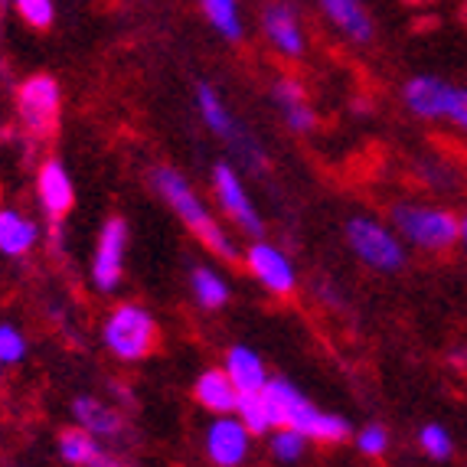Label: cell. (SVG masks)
Listing matches in <instances>:
<instances>
[{
  "label": "cell",
  "mask_w": 467,
  "mask_h": 467,
  "mask_svg": "<svg viewBox=\"0 0 467 467\" xmlns=\"http://www.w3.org/2000/svg\"><path fill=\"white\" fill-rule=\"evenodd\" d=\"M148 180H150V190L171 206L173 216H177L180 223H183V226H187L190 233L213 252V255L223 258V262H239L242 252H239V245H235L233 235H229V229L213 216L206 200L196 193V187L177 171V167H167V164L154 167Z\"/></svg>",
  "instance_id": "obj_1"
},
{
  "label": "cell",
  "mask_w": 467,
  "mask_h": 467,
  "mask_svg": "<svg viewBox=\"0 0 467 467\" xmlns=\"http://www.w3.org/2000/svg\"><path fill=\"white\" fill-rule=\"evenodd\" d=\"M262 399L268 405V415H272V429H288L301 431L307 441H320V444H340L350 438V421L343 415L324 412L320 405H314L311 399L297 389L295 382L288 379H268Z\"/></svg>",
  "instance_id": "obj_2"
},
{
  "label": "cell",
  "mask_w": 467,
  "mask_h": 467,
  "mask_svg": "<svg viewBox=\"0 0 467 467\" xmlns=\"http://www.w3.org/2000/svg\"><path fill=\"white\" fill-rule=\"evenodd\" d=\"M389 223L396 235L421 252H448L458 245V229L461 219L454 216L448 206H435V202H419V200H399L392 202Z\"/></svg>",
  "instance_id": "obj_3"
},
{
  "label": "cell",
  "mask_w": 467,
  "mask_h": 467,
  "mask_svg": "<svg viewBox=\"0 0 467 467\" xmlns=\"http://www.w3.org/2000/svg\"><path fill=\"white\" fill-rule=\"evenodd\" d=\"M343 239L350 252L359 258V265L382 275H396L409 262V245L396 235V229L373 216H350L343 223Z\"/></svg>",
  "instance_id": "obj_4"
},
{
  "label": "cell",
  "mask_w": 467,
  "mask_h": 467,
  "mask_svg": "<svg viewBox=\"0 0 467 467\" xmlns=\"http://www.w3.org/2000/svg\"><path fill=\"white\" fill-rule=\"evenodd\" d=\"M196 111H200L202 125L210 128L219 140H226L229 148H233V154L239 157L249 171H255V173L265 171V164H268L265 148L245 131L242 121H235V115L229 111V105L223 101V95H219V88L213 86V82H200V86H196Z\"/></svg>",
  "instance_id": "obj_5"
},
{
  "label": "cell",
  "mask_w": 467,
  "mask_h": 467,
  "mask_svg": "<svg viewBox=\"0 0 467 467\" xmlns=\"http://www.w3.org/2000/svg\"><path fill=\"white\" fill-rule=\"evenodd\" d=\"M101 343L121 363H138L144 359L157 343V320L144 304L125 301L109 314L101 327Z\"/></svg>",
  "instance_id": "obj_6"
},
{
  "label": "cell",
  "mask_w": 467,
  "mask_h": 467,
  "mask_svg": "<svg viewBox=\"0 0 467 467\" xmlns=\"http://www.w3.org/2000/svg\"><path fill=\"white\" fill-rule=\"evenodd\" d=\"M210 183H213V193H216L219 210L233 219V226L252 242L265 239V216L258 213L255 200H252L245 183H242L239 171L233 164H226V161H219L210 171Z\"/></svg>",
  "instance_id": "obj_7"
},
{
  "label": "cell",
  "mask_w": 467,
  "mask_h": 467,
  "mask_svg": "<svg viewBox=\"0 0 467 467\" xmlns=\"http://www.w3.org/2000/svg\"><path fill=\"white\" fill-rule=\"evenodd\" d=\"M59 109H63V88L47 72H36L16 88V118L33 138H49L56 131Z\"/></svg>",
  "instance_id": "obj_8"
},
{
  "label": "cell",
  "mask_w": 467,
  "mask_h": 467,
  "mask_svg": "<svg viewBox=\"0 0 467 467\" xmlns=\"http://www.w3.org/2000/svg\"><path fill=\"white\" fill-rule=\"evenodd\" d=\"M128 223L121 216H111L101 223L99 229V242H95V252H92V285L101 291V295H111L118 291L121 278H125V258H128Z\"/></svg>",
  "instance_id": "obj_9"
},
{
  "label": "cell",
  "mask_w": 467,
  "mask_h": 467,
  "mask_svg": "<svg viewBox=\"0 0 467 467\" xmlns=\"http://www.w3.org/2000/svg\"><path fill=\"white\" fill-rule=\"evenodd\" d=\"M242 262L249 268L252 278L275 297H291L297 291V268L288 258V252H281L278 245L265 239H255L249 249L242 252Z\"/></svg>",
  "instance_id": "obj_10"
},
{
  "label": "cell",
  "mask_w": 467,
  "mask_h": 467,
  "mask_svg": "<svg viewBox=\"0 0 467 467\" xmlns=\"http://www.w3.org/2000/svg\"><path fill=\"white\" fill-rule=\"evenodd\" d=\"M206 458L216 467H242L252 454V431L239 415H213L206 429Z\"/></svg>",
  "instance_id": "obj_11"
},
{
  "label": "cell",
  "mask_w": 467,
  "mask_h": 467,
  "mask_svg": "<svg viewBox=\"0 0 467 467\" xmlns=\"http://www.w3.org/2000/svg\"><path fill=\"white\" fill-rule=\"evenodd\" d=\"M262 33L272 43V49L285 59H301L304 49H307V39H304L301 16H297L295 4L291 0H272L262 10Z\"/></svg>",
  "instance_id": "obj_12"
},
{
  "label": "cell",
  "mask_w": 467,
  "mask_h": 467,
  "mask_svg": "<svg viewBox=\"0 0 467 467\" xmlns=\"http://www.w3.org/2000/svg\"><path fill=\"white\" fill-rule=\"evenodd\" d=\"M36 200L43 206L49 219H66L76 206V183H72L69 171L63 161H43V167L36 171Z\"/></svg>",
  "instance_id": "obj_13"
},
{
  "label": "cell",
  "mask_w": 467,
  "mask_h": 467,
  "mask_svg": "<svg viewBox=\"0 0 467 467\" xmlns=\"http://www.w3.org/2000/svg\"><path fill=\"white\" fill-rule=\"evenodd\" d=\"M451 82H444L438 76H412L402 86L405 109L412 111L421 121H444V109L451 99Z\"/></svg>",
  "instance_id": "obj_14"
},
{
  "label": "cell",
  "mask_w": 467,
  "mask_h": 467,
  "mask_svg": "<svg viewBox=\"0 0 467 467\" xmlns=\"http://www.w3.org/2000/svg\"><path fill=\"white\" fill-rule=\"evenodd\" d=\"M272 99L281 111V121H285L295 134H311L314 128H317V111L311 109L307 92H304V86L297 82V78L281 76L272 86Z\"/></svg>",
  "instance_id": "obj_15"
},
{
  "label": "cell",
  "mask_w": 467,
  "mask_h": 467,
  "mask_svg": "<svg viewBox=\"0 0 467 467\" xmlns=\"http://www.w3.org/2000/svg\"><path fill=\"white\" fill-rule=\"evenodd\" d=\"M72 419L82 431H88L99 441H111V438H121L125 431V415L118 412L115 405L101 402L95 396H78L72 402Z\"/></svg>",
  "instance_id": "obj_16"
},
{
  "label": "cell",
  "mask_w": 467,
  "mask_h": 467,
  "mask_svg": "<svg viewBox=\"0 0 467 467\" xmlns=\"http://www.w3.org/2000/svg\"><path fill=\"white\" fill-rule=\"evenodd\" d=\"M59 454L72 467H125L121 458H115L99 438H92L88 431L78 429V425L59 431Z\"/></svg>",
  "instance_id": "obj_17"
},
{
  "label": "cell",
  "mask_w": 467,
  "mask_h": 467,
  "mask_svg": "<svg viewBox=\"0 0 467 467\" xmlns=\"http://www.w3.org/2000/svg\"><path fill=\"white\" fill-rule=\"evenodd\" d=\"M223 369L233 379V386L239 389V396H249V392H262L265 382L272 379L265 369V359L258 357L252 347L245 343H235L226 350V359H223Z\"/></svg>",
  "instance_id": "obj_18"
},
{
  "label": "cell",
  "mask_w": 467,
  "mask_h": 467,
  "mask_svg": "<svg viewBox=\"0 0 467 467\" xmlns=\"http://www.w3.org/2000/svg\"><path fill=\"white\" fill-rule=\"evenodd\" d=\"M320 10L350 43H373V16L367 14L363 0H320Z\"/></svg>",
  "instance_id": "obj_19"
},
{
  "label": "cell",
  "mask_w": 467,
  "mask_h": 467,
  "mask_svg": "<svg viewBox=\"0 0 467 467\" xmlns=\"http://www.w3.org/2000/svg\"><path fill=\"white\" fill-rule=\"evenodd\" d=\"M193 399L210 415H235V409H239V389L223 367L200 373V379L193 382Z\"/></svg>",
  "instance_id": "obj_20"
},
{
  "label": "cell",
  "mask_w": 467,
  "mask_h": 467,
  "mask_svg": "<svg viewBox=\"0 0 467 467\" xmlns=\"http://www.w3.org/2000/svg\"><path fill=\"white\" fill-rule=\"evenodd\" d=\"M39 239V226L14 206H0V255L24 258Z\"/></svg>",
  "instance_id": "obj_21"
},
{
  "label": "cell",
  "mask_w": 467,
  "mask_h": 467,
  "mask_svg": "<svg viewBox=\"0 0 467 467\" xmlns=\"http://www.w3.org/2000/svg\"><path fill=\"white\" fill-rule=\"evenodd\" d=\"M190 291H193V301L200 304L202 311H223L233 297L226 275L213 265H196L190 272Z\"/></svg>",
  "instance_id": "obj_22"
},
{
  "label": "cell",
  "mask_w": 467,
  "mask_h": 467,
  "mask_svg": "<svg viewBox=\"0 0 467 467\" xmlns=\"http://www.w3.org/2000/svg\"><path fill=\"white\" fill-rule=\"evenodd\" d=\"M202 14L213 24V30L223 39H242V16H239V0H200Z\"/></svg>",
  "instance_id": "obj_23"
},
{
  "label": "cell",
  "mask_w": 467,
  "mask_h": 467,
  "mask_svg": "<svg viewBox=\"0 0 467 467\" xmlns=\"http://www.w3.org/2000/svg\"><path fill=\"white\" fill-rule=\"evenodd\" d=\"M307 448H311V441H307L301 431L288 429V425L268 431V454H272L278 464H297V461L307 454Z\"/></svg>",
  "instance_id": "obj_24"
},
{
  "label": "cell",
  "mask_w": 467,
  "mask_h": 467,
  "mask_svg": "<svg viewBox=\"0 0 467 467\" xmlns=\"http://www.w3.org/2000/svg\"><path fill=\"white\" fill-rule=\"evenodd\" d=\"M239 421L252 431V438L268 435L272 431V415H268V405L262 399V392H249V396H239V409H235Z\"/></svg>",
  "instance_id": "obj_25"
},
{
  "label": "cell",
  "mask_w": 467,
  "mask_h": 467,
  "mask_svg": "<svg viewBox=\"0 0 467 467\" xmlns=\"http://www.w3.org/2000/svg\"><path fill=\"white\" fill-rule=\"evenodd\" d=\"M419 448L429 454L431 461H448L454 451L451 431L444 429V425H438V421H429V425L419 429Z\"/></svg>",
  "instance_id": "obj_26"
},
{
  "label": "cell",
  "mask_w": 467,
  "mask_h": 467,
  "mask_svg": "<svg viewBox=\"0 0 467 467\" xmlns=\"http://www.w3.org/2000/svg\"><path fill=\"white\" fill-rule=\"evenodd\" d=\"M26 337L24 330L16 327V324H0V367H16V363H24L26 359Z\"/></svg>",
  "instance_id": "obj_27"
},
{
  "label": "cell",
  "mask_w": 467,
  "mask_h": 467,
  "mask_svg": "<svg viewBox=\"0 0 467 467\" xmlns=\"http://www.w3.org/2000/svg\"><path fill=\"white\" fill-rule=\"evenodd\" d=\"M14 4V10L20 14V20H24L26 26H33V30H49L56 20V4L53 0H10Z\"/></svg>",
  "instance_id": "obj_28"
},
{
  "label": "cell",
  "mask_w": 467,
  "mask_h": 467,
  "mask_svg": "<svg viewBox=\"0 0 467 467\" xmlns=\"http://www.w3.org/2000/svg\"><path fill=\"white\" fill-rule=\"evenodd\" d=\"M357 451L363 458H382V454L389 451V431H386V425H376V421L363 425L357 431Z\"/></svg>",
  "instance_id": "obj_29"
},
{
  "label": "cell",
  "mask_w": 467,
  "mask_h": 467,
  "mask_svg": "<svg viewBox=\"0 0 467 467\" xmlns=\"http://www.w3.org/2000/svg\"><path fill=\"white\" fill-rule=\"evenodd\" d=\"M444 121H451L458 131L467 134V88H451V99H448V109H444Z\"/></svg>",
  "instance_id": "obj_30"
},
{
  "label": "cell",
  "mask_w": 467,
  "mask_h": 467,
  "mask_svg": "<svg viewBox=\"0 0 467 467\" xmlns=\"http://www.w3.org/2000/svg\"><path fill=\"white\" fill-rule=\"evenodd\" d=\"M448 359H451V363H454L458 369H467V350H454Z\"/></svg>",
  "instance_id": "obj_31"
},
{
  "label": "cell",
  "mask_w": 467,
  "mask_h": 467,
  "mask_svg": "<svg viewBox=\"0 0 467 467\" xmlns=\"http://www.w3.org/2000/svg\"><path fill=\"white\" fill-rule=\"evenodd\" d=\"M458 242L464 245V252H467V216L461 219V229H458Z\"/></svg>",
  "instance_id": "obj_32"
},
{
  "label": "cell",
  "mask_w": 467,
  "mask_h": 467,
  "mask_svg": "<svg viewBox=\"0 0 467 467\" xmlns=\"http://www.w3.org/2000/svg\"><path fill=\"white\" fill-rule=\"evenodd\" d=\"M0 369H4V367H0Z\"/></svg>",
  "instance_id": "obj_33"
}]
</instances>
